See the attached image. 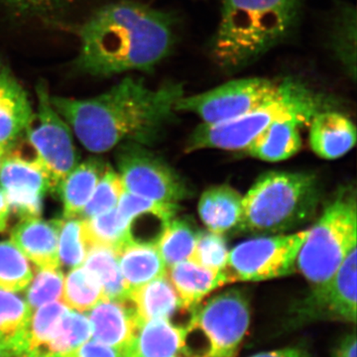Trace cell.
<instances>
[{"mask_svg":"<svg viewBox=\"0 0 357 357\" xmlns=\"http://www.w3.org/2000/svg\"><path fill=\"white\" fill-rule=\"evenodd\" d=\"M74 35L79 49L73 68L96 79L152 72L170 55L176 41L172 16L137 0L105 4Z\"/></svg>","mask_w":357,"mask_h":357,"instance_id":"cell-1","label":"cell"},{"mask_svg":"<svg viewBox=\"0 0 357 357\" xmlns=\"http://www.w3.org/2000/svg\"><path fill=\"white\" fill-rule=\"evenodd\" d=\"M184 86L165 82L156 88L126 76L105 93L88 98L52 96L51 102L86 149L102 153L123 142H147L174 119Z\"/></svg>","mask_w":357,"mask_h":357,"instance_id":"cell-2","label":"cell"},{"mask_svg":"<svg viewBox=\"0 0 357 357\" xmlns=\"http://www.w3.org/2000/svg\"><path fill=\"white\" fill-rule=\"evenodd\" d=\"M306 0H220L211 40L213 62L225 74L245 69L297 31Z\"/></svg>","mask_w":357,"mask_h":357,"instance_id":"cell-3","label":"cell"},{"mask_svg":"<svg viewBox=\"0 0 357 357\" xmlns=\"http://www.w3.org/2000/svg\"><path fill=\"white\" fill-rule=\"evenodd\" d=\"M331 105L328 96L310 88L300 79L285 77L277 96L261 107L222 123L199 124L188 141L185 150H244L258 134L275 122L294 121L303 126H309L314 115L330 109Z\"/></svg>","mask_w":357,"mask_h":357,"instance_id":"cell-4","label":"cell"},{"mask_svg":"<svg viewBox=\"0 0 357 357\" xmlns=\"http://www.w3.org/2000/svg\"><path fill=\"white\" fill-rule=\"evenodd\" d=\"M318 182L306 173L263 174L243 199L238 229L251 234H278L295 229L316 213Z\"/></svg>","mask_w":357,"mask_h":357,"instance_id":"cell-5","label":"cell"},{"mask_svg":"<svg viewBox=\"0 0 357 357\" xmlns=\"http://www.w3.org/2000/svg\"><path fill=\"white\" fill-rule=\"evenodd\" d=\"M357 206L354 192H338L309 229L297 258V269L311 285L323 288L352 248L356 246Z\"/></svg>","mask_w":357,"mask_h":357,"instance_id":"cell-6","label":"cell"},{"mask_svg":"<svg viewBox=\"0 0 357 357\" xmlns=\"http://www.w3.org/2000/svg\"><path fill=\"white\" fill-rule=\"evenodd\" d=\"M251 312L245 295L236 289L213 296L192 311L188 335L203 338L196 357H236L250 326Z\"/></svg>","mask_w":357,"mask_h":357,"instance_id":"cell-7","label":"cell"},{"mask_svg":"<svg viewBox=\"0 0 357 357\" xmlns=\"http://www.w3.org/2000/svg\"><path fill=\"white\" fill-rule=\"evenodd\" d=\"M36 110L25 137L31 145L35 159L48 174L56 191L59 184L77 165L79 153L69 124L51 102L48 83L39 79L35 86Z\"/></svg>","mask_w":357,"mask_h":357,"instance_id":"cell-8","label":"cell"},{"mask_svg":"<svg viewBox=\"0 0 357 357\" xmlns=\"http://www.w3.org/2000/svg\"><path fill=\"white\" fill-rule=\"evenodd\" d=\"M309 229L258 237L229 250L227 272L230 283L281 278L297 269V258Z\"/></svg>","mask_w":357,"mask_h":357,"instance_id":"cell-9","label":"cell"},{"mask_svg":"<svg viewBox=\"0 0 357 357\" xmlns=\"http://www.w3.org/2000/svg\"><path fill=\"white\" fill-rule=\"evenodd\" d=\"M281 81L266 77H243L197 95L183 96L177 112L197 115L204 124L231 121L261 107L277 96Z\"/></svg>","mask_w":357,"mask_h":357,"instance_id":"cell-10","label":"cell"},{"mask_svg":"<svg viewBox=\"0 0 357 357\" xmlns=\"http://www.w3.org/2000/svg\"><path fill=\"white\" fill-rule=\"evenodd\" d=\"M116 0H0V25L17 32L74 34L91 14Z\"/></svg>","mask_w":357,"mask_h":357,"instance_id":"cell-11","label":"cell"},{"mask_svg":"<svg viewBox=\"0 0 357 357\" xmlns=\"http://www.w3.org/2000/svg\"><path fill=\"white\" fill-rule=\"evenodd\" d=\"M117 163L124 191L163 203L178 204L189 197L182 178L139 144H124L119 150Z\"/></svg>","mask_w":357,"mask_h":357,"instance_id":"cell-12","label":"cell"},{"mask_svg":"<svg viewBox=\"0 0 357 357\" xmlns=\"http://www.w3.org/2000/svg\"><path fill=\"white\" fill-rule=\"evenodd\" d=\"M0 185L10 213L20 218H39L47 192L54 191L48 174L36 159H28L20 150L7 151L0 167Z\"/></svg>","mask_w":357,"mask_h":357,"instance_id":"cell-13","label":"cell"},{"mask_svg":"<svg viewBox=\"0 0 357 357\" xmlns=\"http://www.w3.org/2000/svg\"><path fill=\"white\" fill-rule=\"evenodd\" d=\"M356 255L354 246L328 283L312 291L302 307L306 317H325L356 324Z\"/></svg>","mask_w":357,"mask_h":357,"instance_id":"cell-14","label":"cell"},{"mask_svg":"<svg viewBox=\"0 0 357 357\" xmlns=\"http://www.w3.org/2000/svg\"><path fill=\"white\" fill-rule=\"evenodd\" d=\"M34 109L10 66L0 58V147L13 149L24 138Z\"/></svg>","mask_w":357,"mask_h":357,"instance_id":"cell-15","label":"cell"},{"mask_svg":"<svg viewBox=\"0 0 357 357\" xmlns=\"http://www.w3.org/2000/svg\"><path fill=\"white\" fill-rule=\"evenodd\" d=\"M89 312L91 338L119 349L128 357L140 325L130 301L103 299Z\"/></svg>","mask_w":357,"mask_h":357,"instance_id":"cell-16","label":"cell"},{"mask_svg":"<svg viewBox=\"0 0 357 357\" xmlns=\"http://www.w3.org/2000/svg\"><path fill=\"white\" fill-rule=\"evenodd\" d=\"M61 220L25 218L11 230V243L28 260L42 269H60L59 230Z\"/></svg>","mask_w":357,"mask_h":357,"instance_id":"cell-17","label":"cell"},{"mask_svg":"<svg viewBox=\"0 0 357 357\" xmlns=\"http://www.w3.org/2000/svg\"><path fill=\"white\" fill-rule=\"evenodd\" d=\"M166 276L175 288L184 311L192 312L211 293L229 284L225 270L215 271L192 260L176 263L166 268Z\"/></svg>","mask_w":357,"mask_h":357,"instance_id":"cell-18","label":"cell"},{"mask_svg":"<svg viewBox=\"0 0 357 357\" xmlns=\"http://www.w3.org/2000/svg\"><path fill=\"white\" fill-rule=\"evenodd\" d=\"M309 126L310 145L321 158H340L356 145V126L340 112L330 109L319 112L312 117Z\"/></svg>","mask_w":357,"mask_h":357,"instance_id":"cell-19","label":"cell"},{"mask_svg":"<svg viewBox=\"0 0 357 357\" xmlns=\"http://www.w3.org/2000/svg\"><path fill=\"white\" fill-rule=\"evenodd\" d=\"M185 326L171 319H154L140 324L128 357H185Z\"/></svg>","mask_w":357,"mask_h":357,"instance_id":"cell-20","label":"cell"},{"mask_svg":"<svg viewBox=\"0 0 357 357\" xmlns=\"http://www.w3.org/2000/svg\"><path fill=\"white\" fill-rule=\"evenodd\" d=\"M243 199L229 185L211 187L199 199V218L208 230L223 236L231 229H238L243 215Z\"/></svg>","mask_w":357,"mask_h":357,"instance_id":"cell-21","label":"cell"},{"mask_svg":"<svg viewBox=\"0 0 357 357\" xmlns=\"http://www.w3.org/2000/svg\"><path fill=\"white\" fill-rule=\"evenodd\" d=\"M115 253L129 293L166 273L165 263L153 241H130Z\"/></svg>","mask_w":357,"mask_h":357,"instance_id":"cell-22","label":"cell"},{"mask_svg":"<svg viewBox=\"0 0 357 357\" xmlns=\"http://www.w3.org/2000/svg\"><path fill=\"white\" fill-rule=\"evenodd\" d=\"M107 167L102 160H86L59 184L56 191L62 199L65 218L81 217Z\"/></svg>","mask_w":357,"mask_h":357,"instance_id":"cell-23","label":"cell"},{"mask_svg":"<svg viewBox=\"0 0 357 357\" xmlns=\"http://www.w3.org/2000/svg\"><path fill=\"white\" fill-rule=\"evenodd\" d=\"M128 300L140 324L154 319H171L182 310L178 294L166 273L131 290Z\"/></svg>","mask_w":357,"mask_h":357,"instance_id":"cell-24","label":"cell"},{"mask_svg":"<svg viewBox=\"0 0 357 357\" xmlns=\"http://www.w3.org/2000/svg\"><path fill=\"white\" fill-rule=\"evenodd\" d=\"M294 121L275 122L249 143L245 151L255 158L267 162H280L297 154L302 147L300 128Z\"/></svg>","mask_w":357,"mask_h":357,"instance_id":"cell-25","label":"cell"},{"mask_svg":"<svg viewBox=\"0 0 357 357\" xmlns=\"http://www.w3.org/2000/svg\"><path fill=\"white\" fill-rule=\"evenodd\" d=\"M356 8L342 3L333 15L328 31V48L349 79H356Z\"/></svg>","mask_w":357,"mask_h":357,"instance_id":"cell-26","label":"cell"},{"mask_svg":"<svg viewBox=\"0 0 357 357\" xmlns=\"http://www.w3.org/2000/svg\"><path fill=\"white\" fill-rule=\"evenodd\" d=\"M31 314L24 298L0 289V347L11 357H22L23 337Z\"/></svg>","mask_w":357,"mask_h":357,"instance_id":"cell-27","label":"cell"},{"mask_svg":"<svg viewBox=\"0 0 357 357\" xmlns=\"http://www.w3.org/2000/svg\"><path fill=\"white\" fill-rule=\"evenodd\" d=\"M88 314L68 310L51 340L33 357H67L91 338Z\"/></svg>","mask_w":357,"mask_h":357,"instance_id":"cell-28","label":"cell"},{"mask_svg":"<svg viewBox=\"0 0 357 357\" xmlns=\"http://www.w3.org/2000/svg\"><path fill=\"white\" fill-rule=\"evenodd\" d=\"M102 285L105 298L128 300L129 290L124 283L115 251L102 246H91L83 264Z\"/></svg>","mask_w":357,"mask_h":357,"instance_id":"cell-29","label":"cell"},{"mask_svg":"<svg viewBox=\"0 0 357 357\" xmlns=\"http://www.w3.org/2000/svg\"><path fill=\"white\" fill-rule=\"evenodd\" d=\"M198 232L185 218H174L164 225L155 243L166 268L191 259Z\"/></svg>","mask_w":357,"mask_h":357,"instance_id":"cell-30","label":"cell"},{"mask_svg":"<svg viewBox=\"0 0 357 357\" xmlns=\"http://www.w3.org/2000/svg\"><path fill=\"white\" fill-rule=\"evenodd\" d=\"M84 241L88 248L102 246L117 252L124 245L133 241L130 229L114 210L95 217L83 218Z\"/></svg>","mask_w":357,"mask_h":357,"instance_id":"cell-31","label":"cell"},{"mask_svg":"<svg viewBox=\"0 0 357 357\" xmlns=\"http://www.w3.org/2000/svg\"><path fill=\"white\" fill-rule=\"evenodd\" d=\"M69 307L61 301L48 303L32 312L23 337L22 357H33L53 337Z\"/></svg>","mask_w":357,"mask_h":357,"instance_id":"cell-32","label":"cell"},{"mask_svg":"<svg viewBox=\"0 0 357 357\" xmlns=\"http://www.w3.org/2000/svg\"><path fill=\"white\" fill-rule=\"evenodd\" d=\"M105 298L102 285L95 275L83 265L72 268L64 278L61 302L70 310L79 312L91 311Z\"/></svg>","mask_w":357,"mask_h":357,"instance_id":"cell-33","label":"cell"},{"mask_svg":"<svg viewBox=\"0 0 357 357\" xmlns=\"http://www.w3.org/2000/svg\"><path fill=\"white\" fill-rule=\"evenodd\" d=\"M33 276V268L20 249L11 241H0V289L21 292Z\"/></svg>","mask_w":357,"mask_h":357,"instance_id":"cell-34","label":"cell"},{"mask_svg":"<svg viewBox=\"0 0 357 357\" xmlns=\"http://www.w3.org/2000/svg\"><path fill=\"white\" fill-rule=\"evenodd\" d=\"M58 248L61 265L76 268L84 264L89 248L84 241L83 220L72 218L61 220Z\"/></svg>","mask_w":357,"mask_h":357,"instance_id":"cell-35","label":"cell"},{"mask_svg":"<svg viewBox=\"0 0 357 357\" xmlns=\"http://www.w3.org/2000/svg\"><path fill=\"white\" fill-rule=\"evenodd\" d=\"M124 192L121 176L112 167L107 166L96 185L81 217L89 218L100 213H107L116 208Z\"/></svg>","mask_w":357,"mask_h":357,"instance_id":"cell-36","label":"cell"},{"mask_svg":"<svg viewBox=\"0 0 357 357\" xmlns=\"http://www.w3.org/2000/svg\"><path fill=\"white\" fill-rule=\"evenodd\" d=\"M64 278L61 269L36 268V272L26 292L25 300L31 312L45 304L61 300Z\"/></svg>","mask_w":357,"mask_h":357,"instance_id":"cell-37","label":"cell"},{"mask_svg":"<svg viewBox=\"0 0 357 357\" xmlns=\"http://www.w3.org/2000/svg\"><path fill=\"white\" fill-rule=\"evenodd\" d=\"M178 210V204L153 201V199L142 198L126 191L122 194L116 206L119 217L128 225L129 229H130L131 220L137 215L151 213L164 223H167L176 217Z\"/></svg>","mask_w":357,"mask_h":357,"instance_id":"cell-38","label":"cell"},{"mask_svg":"<svg viewBox=\"0 0 357 357\" xmlns=\"http://www.w3.org/2000/svg\"><path fill=\"white\" fill-rule=\"evenodd\" d=\"M229 253L223 236L206 230L198 232L196 245L190 260L208 269L223 271L227 268Z\"/></svg>","mask_w":357,"mask_h":357,"instance_id":"cell-39","label":"cell"},{"mask_svg":"<svg viewBox=\"0 0 357 357\" xmlns=\"http://www.w3.org/2000/svg\"><path fill=\"white\" fill-rule=\"evenodd\" d=\"M67 357H126L121 351L91 338Z\"/></svg>","mask_w":357,"mask_h":357,"instance_id":"cell-40","label":"cell"},{"mask_svg":"<svg viewBox=\"0 0 357 357\" xmlns=\"http://www.w3.org/2000/svg\"><path fill=\"white\" fill-rule=\"evenodd\" d=\"M357 340L356 332L349 333L338 342L332 357H356Z\"/></svg>","mask_w":357,"mask_h":357,"instance_id":"cell-41","label":"cell"},{"mask_svg":"<svg viewBox=\"0 0 357 357\" xmlns=\"http://www.w3.org/2000/svg\"><path fill=\"white\" fill-rule=\"evenodd\" d=\"M249 357H310L307 352L296 347L275 349V351H263Z\"/></svg>","mask_w":357,"mask_h":357,"instance_id":"cell-42","label":"cell"},{"mask_svg":"<svg viewBox=\"0 0 357 357\" xmlns=\"http://www.w3.org/2000/svg\"><path fill=\"white\" fill-rule=\"evenodd\" d=\"M10 213V208H9L6 195L0 188V234L6 231Z\"/></svg>","mask_w":357,"mask_h":357,"instance_id":"cell-43","label":"cell"},{"mask_svg":"<svg viewBox=\"0 0 357 357\" xmlns=\"http://www.w3.org/2000/svg\"><path fill=\"white\" fill-rule=\"evenodd\" d=\"M7 153V150L0 147V167H1L2 161H3L4 157Z\"/></svg>","mask_w":357,"mask_h":357,"instance_id":"cell-44","label":"cell"},{"mask_svg":"<svg viewBox=\"0 0 357 357\" xmlns=\"http://www.w3.org/2000/svg\"><path fill=\"white\" fill-rule=\"evenodd\" d=\"M0 357H11L10 354H9V352L6 351V349H2V347H0Z\"/></svg>","mask_w":357,"mask_h":357,"instance_id":"cell-45","label":"cell"}]
</instances>
